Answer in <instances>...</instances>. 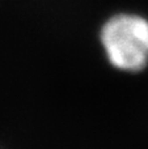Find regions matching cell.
Returning a JSON list of instances; mask_svg holds the SVG:
<instances>
[{"label":"cell","mask_w":148,"mask_h":149,"mask_svg":"<svg viewBox=\"0 0 148 149\" xmlns=\"http://www.w3.org/2000/svg\"><path fill=\"white\" fill-rule=\"evenodd\" d=\"M101 43L115 68L139 72L148 64V21L138 15L113 16L101 29Z\"/></svg>","instance_id":"cell-1"}]
</instances>
